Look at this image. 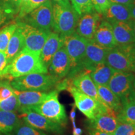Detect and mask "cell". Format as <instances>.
Masks as SVG:
<instances>
[{
    "label": "cell",
    "mask_w": 135,
    "mask_h": 135,
    "mask_svg": "<svg viewBox=\"0 0 135 135\" xmlns=\"http://www.w3.org/2000/svg\"><path fill=\"white\" fill-rule=\"evenodd\" d=\"M8 77L14 79L31 73H48V68L40 58V54L23 48L4 70Z\"/></svg>",
    "instance_id": "1"
},
{
    "label": "cell",
    "mask_w": 135,
    "mask_h": 135,
    "mask_svg": "<svg viewBox=\"0 0 135 135\" xmlns=\"http://www.w3.org/2000/svg\"><path fill=\"white\" fill-rule=\"evenodd\" d=\"M80 15L69 0H60L53 6L52 28L61 37L75 33Z\"/></svg>",
    "instance_id": "2"
},
{
    "label": "cell",
    "mask_w": 135,
    "mask_h": 135,
    "mask_svg": "<svg viewBox=\"0 0 135 135\" xmlns=\"http://www.w3.org/2000/svg\"><path fill=\"white\" fill-rule=\"evenodd\" d=\"M60 81L49 73H31L14 78L11 84L16 90L46 92L56 88Z\"/></svg>",
    "instance_id": "3"
},
{
    "label": "cell",
    "mask_w": 135,
    "mask_h": 135,
    "mask_svg": "<svg viewBox=\"0 0 135 135\" xmlns=\"http://www.w3.org/2000/svg\"><path fill=\"white\" fill-rule=\"evenodd\" d=\"M58 95V91L53 89L48 93L46 97L40 103L28 108L65 127L68 123V116L65 106L59 101Z\"/></svg>",
    "instance_id": "4"
},
{
    "label": "cell",
    "mask_w": 135,
    "mask_h": 135,
    "mask_svg": "<svg viewBox=\"0 0 135 135\" xmlns=\"http://www.w3.org/2000/svg\"><path fill=\"white\" fill-rule=\"evenodd\" d=\"M105 64L118 71L134 72L135 70V46L134 44L118 45L109 49Z\"/></svg>",
    "instance_id": "5"
},
{
    "label": "cell",
    "mask_w": 135,
    "mask_h": 135,
    "mask_svg": "<svg viewBox=\"0 0 135 135\" xmlns=\"http://www.w3.org/2000/svg\"><path fill=\"white\" fill-rule=\"evenodd\" d=\"M63 46L70 60L71 70L68 78L71 79L76 74L82 71L80 65L85 55L88 40L76 33L63 37Z\"/></svg>",
    "instance_id": "6"
},
{
    "label": "cell",
    "mask_w": 135,
    "mask_h": 135,
    "mask_svg": "<svg viewBox=\"0 0 135 135\" xmlns=\"http://www.w3.org/2000/svg\"><path fill=\"white\" fill-rule=\"evenodd\" d=\"M18 111L20 113V117L23 122L31 127L57 135H63L65 133L64 126L50 120L28 108L21 107Z\"/></svg>",
    "instance_id": "7"
},
{
    "label": "cell",
    "mask_w": 135,
    "mask_h": 135,
    "mask_svg": "<svg viewBox=\"0 0 135 135\" xmlns=\"http://www.w3.org/2000/svg\"><path fill=\"white\" fill-rule=\"evenodd\" d=\"M66 90L71 94L75 101L76 108L80 110L88 119H93L99 113L109 108L103 103H100L93 98L81 91L73 86H69Z\"/></svg>",
    "instance_id": "8"
},
{
    "label": "cell",
    "mask_w": 135,
    "mask_h": 135,
    "mask_svg": "<svg viewBox=\"0 0 135 135\" xmlns=\"http://www.w3.org/2000/svg\"><path fill=\"white\" fill-rule=\"evenodd\" d=\"M22 21L33 27L45 31H51L53 26V5L50 0L33 9L22 18Z\"/></svg>",
    "instance_id": "9"
},
{
    "label": "cell",
    "mask_w": 135,
    "mask_h": 135,
    "mask_svg": "<svg viewBox=\"0 0 135 135\" xmlns=\"http://www.w3.org/2000/svg\"><path fill=\"white\" fill-rule=\"evenodd\" d=\"M16 23L21 29L24 38V48L40 54L51 31L38 29L20 20Z\"/></svg>",
    "instance_id": "10"
},
{
    "label": "cell",
    "mask_w": 135,
    "mask_h": 135,
    "mask_svg": "<svg viewBox=\"0 0 135 135\" xmlns=\"http://www.w3.org/2000/svg\"><path fill=\"white\" fill-rule=\"evenodd\" d=\"M135 75L133 72L116 71L108 84L109 89L123 101L133 91V81Z\"/></svg>",
    "instance_id": "11"
},
{
    "label": "cell",
    "mask_w": 135,
    "mask_h": 135,
    "mask_svg": "<svg viewBox=\"0 0 135 135\" xmlns=\"http://www.w3.org/2000/svg\"><path fill=\"white\" fill-rule=\"evenodd\" d=\"M109 49L101 46L93 40H88L84 57L81 63V70L91 71L98 65L105 63Z\"/></svg>",
    "instance_id": "12"
},
{
    "label": "cell",
    "mask_w": 135,
    "mask_h": 135,
    "mask_svg": "<svg viewBox=\"0 0 135 135\" xmlns=\"http://www.w3.org/2000/svg\"><path fill=\"white\" fill-rule=\"evenodd\" d=\"M101 21V14L98 12L93 11L82 15L78 21L75 33L88 40H93Z\"/></svg>",
    "instance_id": "13"
},
{
    "label": "cell",
    "mask_w": 135,
    "mask_h": 135,
    "mask_svg": "<svg viewBox=\"0 0 135 135\" xmlns=\"http://www.w3.org/2000/svg\"><path fill=\"white\" fill-rule=\"evenodd\" d=\"M117 114L108 108L97 114L93 119H89L88 128L112 134L119 123Z\"/></svg>",
    "instance_id": "14"
},
{
    "label": "cell",
    "mask_w": 135,
    "mask_h": 135,
    "mask_svg": "<svg viewBox=\"0 0 135 135\" xmlns=\"http://www.w3.org/2000/svg\"><path fill=\"white\" fill-rule=\"evenodd\" d=\"M48 70L49 73L60 80L68 75L71 70V63L65 46L61 47L55 54Z\"/></svg>",
    "instance_id": "15"
},
{
    "label": "cell",
    "mask_w": 135,
    "mask_h": 135,
    "mask_svg": "<svg viewBox=\"0 0 135 135\" xmlns=\"http://www.w3.org/2000/svg\"><path fill=\"white\" fill-rule=\"evenodd\" d=\"M89 72V71L86 70L78 72L72 78L70 79L71 84L94 100L103 103L99 97L97 85L91 78Z\"/></svg>",
    "instance_id": "16"
},
{
    "label": "cell",
    "mask_w": 135,
    "mask_h": 135,
    "mask_svg": "<svg viewBox=\"0 0 135 135\" xmlns=\"http://www.w3.org/2000/svg\"><path fill=\"white\" fill-rule=\"evenodd\" d=\"M63 45V37L56 32L51 31L40 53L41 61L47 68H48L53 56Z\"/></svg>",
    "instance_id": "17"
},
{
    "label": "cell",
    "mask_w": 135,
    "mask_h": 135,
    "mask_svg": "<svg viewBox=\"0 0 135 135\" xmlns=\"http://www.w3.org/2000/svg\"><path fill=\"white\" fill-rule=\"evenodd\" d=\"M114 36L118 45H128L134 44V32L132 21L130 22L110 21Z\"/></svg>",
    "instance_id": "18"
},
{
    "label": "cell",
    "mask_w": 135,
    "mask_h": 135,
    "mask_svg": "<svg viewBox=\"0 0 135 135\" xmlns=\"http://www.w3.org/2000/svg\"><path fill=\"white\" fill-rule=\"evenodd\" d=\"M93 40L100 46L109 49L118 46L114 36L112 26L106 20L101 21L95 32Z\"/></svg>",
    "instance_id": "19"
},
{
    "label": "cell",
    "mask_w": 135,
    "mask_h": 135,
    "mask_svg": "<svg viewBox=\"0 0 135 135\" xmlns=\"http://www.w3.org/2000/svg\"><path fill=\"white\" fill-rule=\"evenodd\" d=\"M97 86L99 97L103 103L113 110L118 116L122 109L123 104L121 99L108 86L97 85Z\"/></svg>",
    "instance_id": "20"
},
{
    "label": "cell",
    "mask_w": 135,
    "mask_h": 135,
    "mask_svg": "<svg viewBox=\"0 0 135 135\" xmlns=\"http://www.w3.org/2000/svg\"><path fill=\"white\" fill-rule=\"evenodd\" d=\"M21 107L29 108L36 105L43 101L48 93L36 91H20L14 89Z\"/></svg>",
    "instance_id": "21"
},
{
    "label": "cell",
    "mask_w": 135,
    "mask_h": 135,
    "mask_svg": "<svg viewBox=\"0 0 135 135\" xmlns=\"http://www.w3.org/2000/svg\"><path fill=\"white\" fill-rule=\"evenodd\" d=\"M103 15L109 22L113 21L130 22L133 21L128 6L126 5L111 3L109 8Z\"/></svg>",
    "instance_id": "22"
},
{
    "label": "cell",
    "mask_w": 135,
    "mask_h": 135,
    "mask_svg": "<svg viewBox=\"0 0 135 135\" xmlns=\"http://www.w3.org/2000/svg\"><path fill=\"white\" fill-rule=\"evenodd\" d=\"M24 38L21 29L17 25L16 30L11 37L7 48L5 51L8 65L11 63L13 59L24 48Z\"/></svg>",
    "instance_id": "23"
},
{
    "label": "cell",
    "mask_w": 135,
    "mask_h": 135,
    "mask_svg": "<svg viewBox=\"0 0 135 135\" xmlns=\"http://www.w3.org/2000/svg\"><path fill=\"white\" fill-rule=\"evenodd\" d=\"M20 123L15 112L0 110V135H11Z\"/></svg>",
    "instance_id": "24"
},
{
    "label": "cell",
    "mask_w": 135,
    "mask_h": 135,
    "mask_svg": "<svg viewBox=\"0 0 135 135\" xmlns=\"http://www.w3.org/2000/svg\"><path fill=\"white\" fill-rule=\"evenodd\" d=\"M115 70L105 63L101 64L89 72V75L96 85L108 86Z\"/></svg>",
    "instance_id": "25"
},
{
    "label": "cell",
    "mask_w": 135,
    "mask_h": 135,
    "mask_svg": "<svg viewBox=\"0 0 135 135\" xmlns=\"http://www.w3.org/2000/svg\"><path fill=\"white\" fill-rule=\"evenodd\" d=\"M122 109L118 115L119 121L135 124V94L134 90L130 95L121 101Z\"/></svg>",
    "instance_id": "26"
},
{
    "label": "cell",
    "mask_w": 135,
    "mask_h": 135,
    "mask_svg": "<svg viewBox=\"0 0 135 135\" xmlns=\"http://www.w3.org/2000/svg\"><path fill=\"white\" fill-rule=\"evenodd\" d=\"M17 26L16 23H11L3 27L0 30V51L5 52L8 45Z\"/></svg>",
    "instance_id": "27"
},
{
    "label": "cell",
    "mask_w": 135,
    "mask_h": 135,
    "mask_svg": "<svg viewBox=\"0 0 135 135\" xmlns=\"http://www.w3.org/2000/svg\"><path fill=\"white\" fill-rule=\"evenodd\" d=\"M20 105L16 94H12L11 97L4 100L0 101V110L9 112H15L18 111Z\"/></svg>",
    "instance_id": "28"
},
{
    "label": "cell",
    "mask_w": 135,
    "mask_h": 135,
    "mask_svg": "<svg viewBox=\"0 0 135 135\" xmlns=\"http://www.w3.org/2000/svg\"><path fill=\"white\" fill-rule=\"evenodd\" d=\"M73 6L79 15L93 11L92 0H71Z\"/></svg>",
    "instance_id": "29"
},
{
    "label": "cell",
    "mask_w": 135,
    "mask_h": 135,
    "mask_svg": "<svg viewBox=\"0 0 135 135\" xmlns=\"http://www.w3.org/2000/svg\"><path fill=\"white\" fill-rule=\"evenodd\" d=\"M11 135H48L43 131L31 127L26 123L21 122Z\"/></svg>",
    "instance_id": "30"
},
{
    "label": "cell",
    "mask_w": 135,
    "mask_h": 135,
    "mask_svg": "<svg viewBox=\"0 0 135 135\" xmlns=\"http://www.w3.org/2000/svg\"><path fill=\"white\" fill-rule=\"evenodd\" d=\"M112 135H135V124L120 121Z\"/></svg>",
    "instance_id": "31"
},
{
    "label": "cell",
    "mask_w": 135,
    "mask_h": 135,
    "mask_svg": "<svg viewBox=\"0 0 135 135\" xmlns=\"http://www.w3.org/2000/svg\"><path fill=\"white\" fill-rule=\"evenodd\" d=\"M0 2L12 16L18 14L21 0H0Z\"/></svg>",
    "instance_id": "32"
},
{
    "label": "cell",
    "mask_w": 135,
    "mask_h": 135,
    "mask_svg": "<svg viewBox=\"0 0 135 135\" xmlns=\"http://www.w3.org/2000/svg\"><path fill=\"white\" fill-rule=\"evenodd\" d=\"M14 94V88L9 81H0V101L4 100Z\"/></svg>",
    "instance_id": "33"
},
{
    "label": "cell",
    "mask_w": 135,
    "mask_h": 135,
    "mask_svg": "<svg viewBox=\"0 0 135 135\" xmlns=\"http://www.w3.org/2000/svg\"><path fill=\"white\" fill-rule=\"evenodd\" d=\"M93 7L97 12L103 14L110 6L109 0H92Z\"/></svg>",
    "instance_id": "34"
},
{
    "label": "cell",
    "mask_w": 135,
    "mask_h": 135,
    "mask_svg": "<svg viewBox=\"0 0 135 135\" xmlns=\"http://www.w3.org/2000/svg\"><path fill=\"white\" fill-rule=\"evenodd\" d=\"M47 1H48V0H29L28 4H27L26 7V9H25L24 11V13H23V18L26 16V15H28V13H30L31 11H33V9H36V8L41 6L42 4H43L44 3H45Z\"/></svg>",
    "instance_id": "35"
},
{
    "label": "cell",
    "mask_w": 135,
    "mask_h": 135,
    "mask_svg": "<svg viewBox=\"0 0 135 135\" xmlns=\"http://www.w3.org/2000/svg\"><path fill=\"white\" fill-rule=\"evenodd\" d=\"M8 65L6 55L5 52L0 51V76L4 78H9L6 75L4 70L6 66Z\"/></svg>",
    "instance_id": "36"
},
{
    "label": "cell",
    "mask_w": 135,
    "mask_h": 135,
    "mask_svg": "<svg viewBox=\"0 0 135 135\" xmlns=\"http://www.w3.org/2000/svg\"><path fill=\"white\" fill-rule=\"evenodd\" d=\"M12 17L0 2V26L4 24L8 19H9Z\"/></svg>",
    "instance_id": "37"
},
{
    "label": "cell",
    "mask_w": 135,
    "mask_h": 135,
    "mask_svg": "<svg viewBox=\"0 0 135 135\" xmlns=\"http://www.w3.org/2000/svg\"><path fill=\"white\" fill-rule=\"evenodd\" d=\"M28 1H29V0H21V4H20V11L18 14V19L21 20V18H23V13H24L25 10L26 9L27 4H28Z\"/></svg>",
    "instance_id": "38"
},
{
    "label": "cell",
    "mask_w": 135,
    "mask_h": 135,
    "mask_svg": "<svg viewBox=\"0 0 135 135\" xmlns=\"http://www.w3.org/2000/svg\"><path fill=\"white\" fill-rule=\"evenodd\" d=\"M88 132L89 135H112L111 133L103 132L91 128H88Z\"/></svg>",
    "instance_id": "39"
},
{
    "label": "cell",
    "mask_w": 135,
    "mask_h": 135,
    "mask_svg": "<svg viewBox=\"0 0 135 135\" xmlns=\"http://www.w3.org/2000/svg\"><path fill=\"white\" fill-rule=\"evenodd\" d=\"M128 6L129 8V13H130L131 19L133 21H135V0H133V2Z\"/></svg>",
    "instance_id": "40"
},
{
    "label": "cell",
    "mask_w": 135,
    "mask_h": 135,
    "mask_svg": "<svg viewBox=\"0 0 135 135\" xmlns=\"http://www.w3.org/2000/svg\"><path fill=\"white\" fill-rule=\"evenodd\" d=\"M110 3H114V4H120L128 6L133 2V0H109Z\"/></svg>",
    "instance_id": "41"
},
{
    "label": "cell",
    "mask_w": 135,
    "mask_h": 135,
    "mask_svg": "<svg viewBox=\"0 0 135 135\" xmlns=\"http://www.w3.org/2000/svg\"><path fill=\"white\" fill-rule=\"evenodd\" d=\"M82 129L80 128H73V135H82Z\"/></svg>",
    "instance_id": "42"
},
{
    "label": "cell",
    "mask_w": 135,
    "mask_h": 135,
    "mask_svg": "<svg viewBox=\"0 0 135 135\" xmlns=\"http://www.w3.org/2000/svg\"><path fill=\"white\" fill-rule=\"evenodd\" d=\"M132 26H133V32H134V45L135 46V21H132Z\"/></svg>",
    "instance_id": "43"
},
{
    "label": "cell",
    "mask_w": 135,
    "mask_h": 135,
    "mask_svg": "<svg viewBox=\"0 0 135 135\" xmlns=\"http://www.w3.org/2000/svg\"><path fill=\"white\" fill-rule=\"evenodd\" d=\"M133 90H134V94H135V78L134 81H133Z\"/></svg>",
    "instance_id": "44"
},
{
    "label": "cell",
    "mask_w": 135,
    "mask_h": 135,
    "mask_svg": "<svg viewBox=\"0 0 135 135\" xmlns=\"http://www.w3.org/2000/svg\"><path fill=\"white\" fill-rule=\"evenodd\" d=\"M56 1H60V0H56Z\"/></svg>",
    "instance_id": "45"
},
{
    "label": "cell",
    "mask_w": 135,
    "mask_h": 135,
    "mask_svg": "<svg viewBox=\"0 0 135 135\" xmlns=\"http://www.w3.org/2000/svg\"><path fill=\"white\" fill-rule=\"evenodd\" d=\"M134 74H135V70H134Z\"/></svg>",
    "instance_id": "46"
}]
</instances>
